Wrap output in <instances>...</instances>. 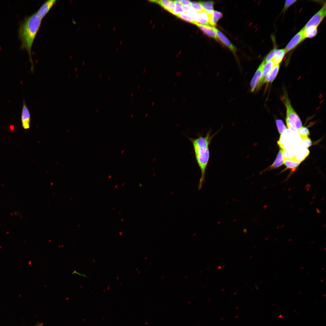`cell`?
Segmentation results:
<instances>
[{
  "label": "cell",
  "mask_w": 326,
  "mask_h": 326,
  "mask_svg": "<svg viewBox=\"0 0 326 326\" xmlns=\"http://www.w3.org/2000/svg\"><path fill=\"white\" fill-rule=\"evenodd\" d=\"M218 132L211 134V130H209L205 136L199 135L196 138H188L192 144L195 158L201 173L198 185L199 190L201 189L205 181L206 170L210 157L209 146L212 139Z\"/></svg>",
  "instance_id": "obj_1"
},
{
  "label": "cell",
  "mask_w": 326,
  "mask_h": 326,
  "mask_svg": "<svg viewBox=\"0 0 326 326\" xmlns=\"http://www.w3.org/2000/svg\"><path fill=\"white\" fill-rule=\"evenodd\" d=\"M42 20L35 13L25 18L20 24L18 30V37L21 42V48L25 49L28 52L32 64L31 69L32 72L34 67L31 56L32 47Z\"/></svg>",
  "instance_id": "obj_2"
},
{
  "label": "cell",
  "mask_w": 326,
  "mask_h": 326,
  "mask_svg": "<svg viewBox=\"0 0 326 326\" xmlns=\"http://www.w3.org/2000/svg\"><path fill=\"white\" fill-rule=\"evenodd\" d=\"M283 100L286 108V118L294 124L298 130L302 126V122L300 118L292 106L287 94L285 95Z\"/></svg>",
  "instance_id": "obj_3"
},
{
  "label": "cell",
  "mask_w": 326,
  "mask_h": 326,
  "mask_svg": "<svg viewBox=\"0 0 326 326\" xmlns=\"http://www.w3.org/2000/svg\"><path fill=\"white\" fill-rule=\"evenodd\" d=\"M326 13V3H325L321 8L308 21L304 27L305 28L310 26L317 27L325 17Z\"/></svg>",
  "instance_id": "obj_4"
},
{
  "label": "cell",
  "mask_w": 326,
  "mask_h": 326,
  "mask_svg": "<svg viewBox=\"0 0 326 326\" xmlns=\"http://www.w3.org/2000/svg\"><path fill=\"white\" fill-rule=\"evenodd\" d=\"M305 29L304 27L289 42L285 49L286 53L293 49L305 40V38L304 34Z\"/></svg>",
  "instance_id": "obj_5"
},
{
  "label": "cell",
  "mask_w": 326,
  "mask_h": 326,
  "mask_svg": "<svg viewBox=\"0 0 326 326\" xmlns=\"http://www.w3.org/2000/svg\"><path fill=\"white\" fill-rule=\"evenodd\" d=\"M21 120L23 128L25 129L30 128V111L26 105L24 99L21 111Z\"/></svg>",
  "instance_id": "obj_6"
},
{
  "label": "cell",
  "mask_w": 326,
  "mask_h": 326,
  "mask_svg": "<svg viewBox=\"0 0 326 326\" xmlns=\"http://www.w3.org/2000/svg\"><path fill=\"white\" fill-rule=\"evenodd\" d=\"M265 63L264 60L259 66L251 82L250 85L251 92H254L260 82L263 69Z\"/></svg>",
  "instance_id": "obj_7"
},
{
  "label": "cell",
  "mask_w": 326,
  "mask_h": 326,
  "mask_svg": "<svg viewBox=\"0 0 326 326\" xmlns=\"http://www.w3.org/2000/svg\"><path fill=\"white\" fill-rule=\"evenodd\" d=\"M56 1V0L47 1L42 5L39 10L35 13L37 15L42 19L48 12Z\"/></svg>",
  "instance_id": "obj_8"
},
{
  "label": "cell",
  "mask_w": 326,
  "mask_h": 326,
  "mask_svg": "<svg viewBox=\"0 0 326 326\" xmlns=\"http://www.w3.org/2000/svg\"><path fill=\"white\" fill-rule=\"evenodd\" d=\"M211 15L209 14L204 10L197 13L196 21L201 24L210 26Z\"/></svg>",
  "instance_id": "obj_9"
},
{
  "label": "cell",
  "mask_w": 326,
  "mask_h": 326,
  "mask_svg": "<svg viewBox=\"0 0 326 326\" xmlns=\"http://www.w3.org/2000/svg\"><path fill=\"white\" fill-rule=\"evenodd\" d=\"M206 34L215 39H217L216 28L209 25L201 24L198 23L195 24Z\"/></svg>",
  "instance_id": "obj_10"
},
{
  "label": "cell",
  "mask_w": 326,
  "mask_h": 326,
  "mask_svg": "<svg viewBox=\"0 0 326 326\" xmlns=\"http://www.w3.org/2000/svg\"><path fill=\"white\" fill-rule=\"evenodd\" d=\"M280 147V150L276 158L270 167V169L277 168L284 164V149L282 146L278 143Z\"/></svg>",
  "instance_id": "obj_11"
},
{
  "label": "cell",
  "mask_w": 326,
  "mask_h": 326,
  "mask_svg": "<svg viewBox=\"0 0 326 326\" xmlns=\"http://www.w3.org/2000/svg\"><path fill=\"white\" fill-rule=\"evenodd\" d=\"M217 38L233 53H235L236 49L227 38L220 31L216 28Z\"/></svg>",
  "instance_id": "obj_12"
},
{
  "label": "cell",
  "mask_w": 326,
  "mask_h": 326,
  "mask_svg": "<svg viewBox=\"0 0 326 326\" xmlns=\"http://www.w3.org/2000/svg\"><path fill=\"white\" fill-rule=\"evenodd\" d=\"M149 1L158 4L165 9L171 13H172L174 7V1L161 0H150Z\"/></svg>",
  "instance_id": "obj_13"
},
{
  "label": "cell",
  "mask_w": 326,
  "mask_h": 326,
  "mask_svg": "<svg viewBox=\"0 0 326 326\" xmlns=\"http://www.w3.org/2000/svg\"><path fill=\"white\" fill-rule=\"evenodd\" d=\"M279 68V65L274 66L271 71L264 78L261 85L266 83L272 82L277 76Z\"/></svg>",
  "instance_id": "obj_14"
},
{
  "label": "cell",
  "mask_w": 326,
  "mask_h": 326,
  "mask_svg": "<svg viewBox=\"0 0 326 326\" xmlns=\"http://www.w3.org/2000/svg\"><path fill=\"white\" fill-rule=\"evenodd\" d=\"M273 66V63L272 60L266 62L265 64L263 69L261 78L257 87V89H258L259 88L261 87V84L264 78L271 71Z\"/></svg>",
  "instance_id": "obj_15"
},
{
  "label": "cell",
  "mask_w": 326,
  "mask_h": 326,
  "mask_svg": "<svg viewBox=\"0 0 326 326\" xmlns=\"http://www.w3.org/2000/svg\"><path fill=\"white\" fill-rule=\"evenodd\" d=\"M301 162L294 157L291 158L284 157V164L287 168H293L297 167Z\"/></svg>",
  "instance_id": "obj_16"
},
{
  "label": "cell",
  "mask_w": 326,
  "mask_h": 326,
  "mask_svg": "<svg viewBox=\"0 0 326 326\" xmlns=\"http://www.w3.org/2000/svg\"><path fill=\"white\" fill-rule=\"evenodd\" d=\"M286 53V52L285 49L276 50L272 60L274 66L279 65L282 61Z\"/></svg>",
  "instance_id": "obj_17"
},
{
  "label": "cell",
  "mask_w": 326,
  "mask_h": 326,
  "mask_svg": "<svg viewBox=\"0 0 326 326\" xmlns=\"http://www.w3.org/2000/svg\"><path fill=\"white\" fill-rule=\"evenodd\" d=\"M203 10L209 14H212L213 11L214 2L213 1H200L199 2Z\"/></svg>",
  "instance_id": "obj_18"
},
{
  "label": "cell",
  "mask_w": 326,
  "mask_h": 326,
  "mask_svg": "<svg viewBox=\"0 0 326 326\" xmlns=\"http://www.w3.org/2000/svg\"><path fill=\"white\" fill-rule=\"evenodd\" d=\"M317 33L318 30L317 27L310 26L305 28L304 34L305 38H311L315 36Z\"/></svg>",
  "instance_id": "obj_19"
},
{
  "label": "cell",
  "mask_w": 326,
  "mask_h": 326,
  "mask_svg": "<svg viewBox=\"0 0 326 326\" xmlns=\"http://www.w3.org/2000/svg\"><path fill=\"white\" fill-rule=\"evenodd\" d=\"M222 16V14L219 11H214L213 14L211 15L210 23L212 26L216 25L218 21Z\"/></svg>",
  "instance_id": "obj_20"
},
{
  "label": "cell",
  "mask_w": 326,
  "mask_h": 326,
  "mask_svg": "<svg viewBox=\"0 0 326 326\" xmlns=\"http://www.w3.org/2000/svg\"><path fill=\"white\" fill-rule=\"evenodd\" d=\"M276 123L278 130L281 137L283 133L287 129L283 121L281 120L277 119L276 120Z\"/></svg>",
  "instance_id": "obj_21"
},
{
  "label": "cell",
  "mask_w": 326,
  "mask_h": 326,
  "mask_svg": "<svg viewBox=\"0 0 326 326\" xmlns=\"http://www.w3.org/2000/svg\"><path fill=\"white\" fill-rule=\"evenodd\" d=\"M299 133L300 138L302 141L308 138L309 135V131L308 129L305 127L302 126L297 130Z\"/></svg>",
  "instance_id": "obj_22"
},
{
  "label": "cell",
  "mask_w": 326,
  "mask_h": 326,
  "mask_svg": "<svg viewBox=\"0 0 326 326\" xmlns=\"http://www.w3.org/2000/svg\"><path fill=\"white\" fill-rule=\"evenodd\" d=\"M174 7L172 12V13L176 16L177 15L184 13L182 5L177 1H174Z\"/></svg>",
  "instance_id": "obj_23"
},
{
  "label": "cell",
  "mask_w": 326,
  "mask_h": 326,
  "mask_svg": "<svg viewBox=\"0 0 326 326\" xmlns=\"http://www.w3.org/2000/svg\"><path fill=\"white\" fill-rule=\"evenodd\" d=\"M176 16L184 21L194 24V22L191 17L186 12L179 14Z\"/></svg>",
  "instance_id": "obj_24"
},
{
  "label": "cell",
  "mask_w": 326,
  "mask_h": 326,
  "mask_svg": "<svg viewBox=\"0 0 326 326\" xmlns=\"http://www.w3.org/2000/svg\"><path fill=\"white\" fill-rule=\"evenodd\" d=\"M190 5L197 13L201 12L204 10L199 2H191Z\"/></svg>",
  "instance_id": "obj_25"
},
{
  "label": "cell",
  "mask_w": 326,
  "mask_h": 326,
  "mask_svg": "<svg viewBox=\"0 0 326 326\" xmlns=\"http://www.w3.org/2000/svg\"><path fill=\"white\" fill-rule=\"evenodd\" d=\"M277 49L275 48L272 50L266 57L264 60L265 62H268L273 59Z\"/></svg>",
  "instance_id": "obj_26"
},
{
  "label": "cell",
  "mask_w": 326,
  "mask_h": 326,
  "mask_svg": "<svg viewBox=\"0 0 326 326\" xmlns=\"http://www.w3.org/2000/svg\"><path fill=\"white\" fill-rule=\"evenodd\" d=\"M296 0H286L283 9V11L285 12L288 8L291 5L294 4L295 2H296Z\"/></svg>",
  "instance_id": "obj_27"
},
{
  "label": "cell",
  "mask_w": 326,
  "mask_h": 326,
  "mask_svg": "<svg viewBox=\"0 0 326 326\" xmlns=\"http://www.w3.org/2000/svg\"><path fill=\"white\" fill-rule=\"evenodd\" d=\"M177 1L183 5H190L191 2L189 0H177Z\"/></svg>",
  "instance_id": "obj_28"
},
{
  "label": "cell",
  "mask_w": 326,
  "mask_h": 326,
  "mask_svg": "<svg viewBox=\"0 0 326 326\" xmlns=\"http://www.w3.org/2000/svg\"><path fill=\"white\" fill-rule=\"evenodd\" d=\"M8 129L10 131H14L16 129L15 126L14 124H11L8 126Z\"/></svg>",
  "instance_id": "obj_29"
},
{
  "label": "cell",
  "mask_w": 326,
  "mask_h": 326,
  "mask_svg": "<svg viewBox=\"0 0 326 326\" xmlns=\"http://www.w3.org/2000/svg\"><path fill=\"white\" fill-rule=\"evenodd\" d=\"M43 325V324L42 323H37L36 325L34 326H42Z\"/></svg>",
  "instance_id": "obj_30"
},
{
  "label": "cell",
  "mask_w": 326,
  "mask_h": 326,
  "mask_svg": "<svg viewBox=\"0 0 326 326\" xmlns=\"http://www.w3.org/2000/svg\"><path fill=\"white\" fill-rule=\"evenodd\" d=\"M279 317L281 319H282L283 318V316L281 315H279Z\"/></svg>",
  "instance_id": "obj_31"
},
{
  "label": "cell",
  "mask_w": 326,
  "mask_h": 326,
  "mask_svg": "<svg viewBox=\"0 0 326 326\" xmlns=\"http://www.w3.org/2000/svg\"><path fill=\"white\" fill-rule=\"evenodd\" d=\"M181 72H179V73H178V75H177V76H178V77H180V76H181Z\"/></svg>",
  "instance_id": "obj_32"
},
{
  "label": "cell",
  "mask_w": 326,
  "mask_h": 326,
  "mask_svg": "<svg viewBox=\"0 0 326 326\" xmlns=\"http://www.w3.org/2000/svg\"><path fill=\"white\" fill-rule=\"evenodd\" d=\"M177 85V82H175V83H174V87H176V86Z\"/></svg>",
  "instance_id": "obj_33"
},
{
  "label": "cell",
  "mask_w": 326,
  "mask_h": 326,
  "mask_svg": "<svg viewBox=\"0 0 326 326\" xmlns=\"http://www.w3.org/2000/svg\"><path fill=\"white\" fill-rule=\"evenodd\" d=\"M186 99H184V100H183V101H182L183 103H185V102H186Z\"/></svg>",
  "instance_id": "obj_34"
},
{
  "label": "cell",
  "mask_w": 326,
  "mask_h": 326,
  "mask_svg": "<svg viewBox=\"0 0 326 326\" xmlns=\"http://www.w3.org/2000/svg\"><path fill=\"white\" fill-rule=\"evenodd\" d=\"M175 98H173V99L172 100V102H174V101H175Z\"/></svg>",
  "instance_id": "obj_35"
},
{
  "label": "cell",
  "mask_w": 326,
  "mask_h": 326,
  "mask_svg": "<svg viewBox=\"0 0 326 326\" xmlns=\"http://www.w3.org/2000/svg\"><path fill=\"white\" fill-rule=\"evenodd\" d=\"M154 104H155V102H153L152 103V106H153L154 105Z\"/></svg>",
  "instance_id": "obj_36"
},
{
  "label": "cell",
  "mask_w": 326,
  "mask_h": 326,
  "mask_svg": "<svg viewBox=\"0 0 326 326\" xmlns=\"http://www.w3.org/2000/svg\"><path fill=\"white\" fill-rule=\"evenodd\" d=\"M178 73H179V72H177L176 73V74H175V75H176V76H177V75H178Z\"/></svg>",
  "instance_id": "obj_37"
},
{
  "label": "cell",
  "mask_w": 326,
  "mask_h": 326,
  "mask_svg": "<svg viewBox=\"0 0 326 326\" xmlns=\"http://www.w3.org/2000/svg\"><path fill=\"white\" fill-rule=\"evenodd\" d=\"M151 90H152V89H150V90H149V92H150L151 91Z\"/></svg>",
  "instance_id": "obj_38"
}]
</instances>
